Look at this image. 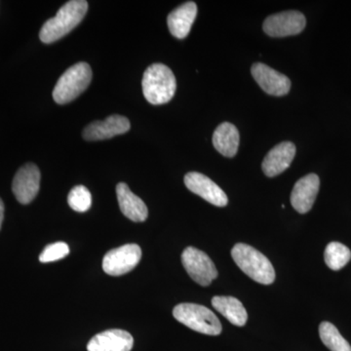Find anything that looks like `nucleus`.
I'll return each mask as SVG.
<instances>
[{"label":"nucleus","instance_id":"f03ea898","mask_svg":"<svg viewBox=\"0 0 351 351\" xmlns=\"http://www.w3.org/2000/svg\"><path fill=\"white\" fill-rule=\"evenodd\" d=\"M143 93L152 105L159 106L172 100L177 89L173 71L163 64H154L143 76Z\"/></svg>","mask_w":351,"mask_h":351},{"label":"nucleus","instance_id":"9b49d317","mask_svg":"<svg viewBox=\"0 0 351 351\" xmlns=\"http://www.w3.org/2000/svg\"><path fill=\"white\" fill-rule=\"evenodd\" d=\"M251 71L252 75L265 93L279 97L284 96L290 91L291 82L287 76L267 64H254Z\"/></svg>","mask_w":351,"mask_h":351},{"label":"nucleus","instance_id":"5701e85b","mask_svg":"<svg viewBox=\"0 0 351 351\" xmlns=\"http://www.w3.org/2000/svg\"><path fill=\"white\" fill-rule=\"evenodd\" d=\"M69 247L64 242H56L47 245L44 248L43 253L39 256V261L41 263L56 262L69 255Z\"/></svg>","mask_w":351,"mask_h":351},{"label":"nucleus","instance_id":"412c9836","mask_svg":"<svg viewBox=\"0 0 351 351\" xmlns=\"http://www.w3.org/2000/svg\"><path fill=\"white\" fill-rule=\"evenodd\" d=\"M324 258L329 269L339 270L350 262L351 252L346 245L339 242H331L325 249Z\"/></svg>","mask_w":351,"mask_h":351},{"label":"nucleus","instance_id":"f257e3e1","mask_svg":"<svg viewBox=\"0 0 351 351\" xmlns=\"http://www.w3.org/2000/svg\"><path fill=\"white\" fill-rule=\"evenodd\" d=\"M88 2L73 0L66 4L41 27L39 38L43 43L49 44L59 40L80 25L86 15Z\"/></svg>","mask_w":351,"mask_h":351},{"label":"nucleus","instance_id":"6e6552de","mask_svg":"<svg viewBox=\"0 0 351 351\" xmlns=\"http://www.w3.org/2000/svg\"><path fill=\"white\" fill-rule=\"evenodd\" d=\"M306 25V17L299 11H285L267 17L263 23V31L272 38H285L300 34Z\"/></svg>","mask_w":351,"mask_h":351},{"label":"nucleus","instance_id":"a211bd4d","mask_svg":"<svg viewBox=\"0 0 351 351\" xmlns=\"http://www.w3.org/2000/svg\"><path fill=\"white\" fill-rule=\"evenodd\" d=\"M212 306L235 326L242 327L246 324L248 314L237 298L217 295L212 299Z\"/></svg>","mask_w":351,"mask_h":351},{"label":"nucleus","instance_id":"9d476101","mask_svg":"<svg viewBox=\"0 0 351 351\" xmlns=\"http://www.w3.org/2000/svg\"><path fill=\"white\" fill-rule=\"evenodd\" d=\"M184 184L191 193L199 195L215 206L225 207L228 205V199L225 191L207 176L197 172L188 173L184 177Z\"/></svg>","mask_w":351,"mask_h":351},{"label":"nucleus","instance_id":"1a4fd4ad","mask_svg":"<svg viewBox=\"0 0 351 351\" xmlns=\"http://www.w3.org/2000/svg\"><path fill=\"white\" fill-rule=\"evenodd\" d=\"M40 188V171L38 166L27 163L21 167L13 180L14 195L21 204H29L38 195Z\"/></svg>","mask_w":351,"mask_h":351},{"label":"nucleus","instance_id":"0eeeda50","mask_svg":"<svg viewBox=\"0 0 351 351\" xmlns=\"http://www.w3.org/2000/svg\"><path fill=\"white\" fill-rule=\"evenodd\" d=\"M141 258L142 250L138 245H123L106 254L103 260V269L108 276H123L135 269Z\"/></svg>","mask_w":351,"mask_h":351},{"label":"nucleus","instance_id":"ddd939ff","mask_svg":"<svg viewBox=\"0 0 351 351\" xmlns=\"http://www.w3.org/2000/svg\"><path fill=\"white\" fill-rule=\"evenodd\" d=\"M320 180L316 174H308L295 182L291 195V204L299 213H307L313 208L319 191Z\"/></svg>","mask_w":351,"mask_h":351},{"label":"nucleus","instance_id":"4468645a","mask_svg":"<svg viewBox=\"0 0 351 351\" xmlns=\"http://www.w3.org/2000/svg\"><path fill=\"white\" fill-rule=\"evenodd\" d=\"M134 339L130 332L112 329L96 335L87 345L88 351H131Z\"/></svg>","mask_w":351,"mask_h":351},{"label":"nucleus","instance_id":"6ab92c4d","mask_svg":"<svg viewBox=\"0 0 351 351\" xmlns=\"http://www.w3.org/2000/svg\"><path fill=\"white\" fill-rule=\"evenodd\" d=\"M239 132L237 127L228 122H223L217 127L213 135L215 149L223 156H237L239 147Z\"/></svg>","mask_w":351,"mask_h":351},{"label":"nucleus","instance_id":"aec40b11","mask_svg":"<svg viewBox=\"0 0 351 351\" xmlns=\"http://www.w3.org/2000/svg\"><path fill=\"white\" fill-rule=\"evenodd\" d=\"M321 341L331 351H351V346L339 334V330L330 322H322L319 326Z\"/></svg>","mask_w":351,"mask_h":351},{"label":"nucleus","instance_id":"f3484780","mask_svg":"<svg viewBox=\"0 0 351 351\" xmlns=\"http://www.w3.org/2000/svg\"><path fill=\"white\" fill-rule=\"evenodd\" d=\"M197 15V6L195 2L189 1L176 8L168 16V27L172 36L184 38L189 36L191 27Z\"/></svg>","mask_w":351,"mask_h":351},{"label":"nucleus","instance_id":"7ed1b4c3","mask_svg":"<svg viewBox=\"0 0 351 351\" xmlns=\"http://www.w3.org/2000/svg\"><path fill=\"white\" fill-rule=\"evenodd\" d=\"M232 256L239 269L256 282L269 285L276 280V270L269 258L250 245H235Z\"/></svg>","mask_w":351,"mask_h":351},{"label":"nucleus","instance_id":"b1692460","mask_svg":"<svg viewBox=\"0 0 351 351\" xmlns=\"http://www.w3.org/2000/svg\"><path fill=\"white\" fill-rule=\"evenodd\" d=\"M4 219V204L2 202L1 198H0V228H1L2 221Z\"/></svg>","mask_w":351,"mask_h":351},{"label":"nucleus","instance_id":"39448f33","mask_svg":"<svg viewBox=\"0 0 351 351\" xmlns=\"http://www.w3.org/2000/svg\"><path fill=\"white\" fill-rule=\"evenodd\" d=\"M176 319L193 331L218 336L221 325L216 314L206 306L196 304H180L173 309Z\"/></svg>","mask_w":351,"mask_h":351},{"label":"nucleus","instance_id":"423d86ee","mask_svg":"<svg viewBox=\"0 0 351 351\" xmlns=\"http://www.w3.org/2000/svg\"><path fill=\"white\" fill-rule=\"evenodd\" d=\"M182 263L193 280L203 287L209 286L218 277V270L211 258L195 247H188L182 252Z\"/></svg>","mask_w":351,"mask_h":351},{"label":"nucleus","instance_id":"f8f14e48","mask_svg":"<svg viewBox=\"0 0 351 351\" xmlns=\"http://www.w3.org/2000/svg\"><path fill=\"white\" fill-rule=\"evenodd\" d=\"M130 121L125 117L110 115L103 121H95L83 131V138L86 141H103L126 133L130 130Z\"/></svg>","mask_w":351,"mask_h":351},{"label":"nucleus","instance_id":"2eb2a0df","mask_svg":"<svg viewBox=\"0 0 351 351\" xmlns=\"http://www.w3.org/2000/svg\"><path fill=\"white\" fill-rule=\"evenodd\" d=\"M295 156V147L293 143L283 142L276 145L267 154L263 161V171L265 176L276 177L288 169Z\"/></svg>","mask_w":351,"mask_h":351},{"label":"nucleus","instance_id":"4be33fe9","mask_svg":"<svg viewBox=\"0 0 351 351\" xmlns=\"http://www.w3.org/2000/svg\"><path fill=\"white\" fill-rule=\"evenodd\" d=\"M68 203L71 209L80 213H84L91 208V193L86 186H76L69 191Z\"/></svg>","mask_w":351,"mask_h":351},{"label":"nucleus","instance_id":"dca6fc26","mask_svg":"<svg viewBox=\"0 0 351 351\" xmlns=\"http://www.w3.org/2000/svg\"><path fill=\"white\" fill-rule=\"evenodd\" d=\"M117 195L122 214L131 221L142 223L147 219L149 210L144 201L132 193L131 189L124 182L117 186Z\"/></svg>","mask_w":351,"mask_h":351},{"label":"nucleus","instance_id":"20e7f679","mask_svg":"<svg viewBox=\"0 0 351 351\" xmlns=\"http://www.w3.org/2000/svg\"><path fill=\"white\" fill-rule=\"evenodd\" d=\"M92 80V69L82 62L66 69L58 80L53 90V99L59 105H66L75 100L89 86Z\"/></svg>","mask_w":351,"mask_h":351}]
</instances>
